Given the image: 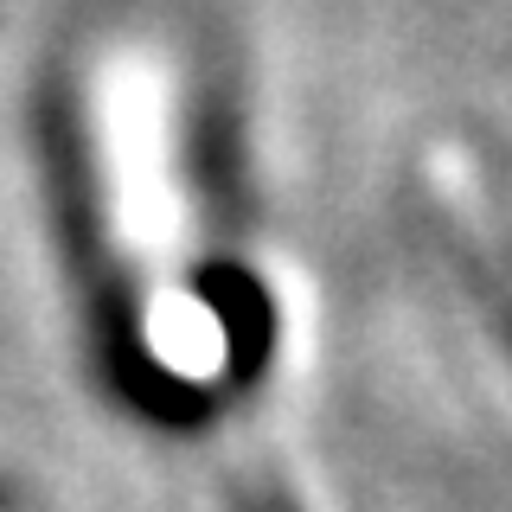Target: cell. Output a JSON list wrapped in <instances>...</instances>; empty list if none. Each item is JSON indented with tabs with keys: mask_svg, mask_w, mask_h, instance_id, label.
Masks as SVG:
<instances>
[{
	"mask_svg": "<svg viewBox=\"0 0 512 512\" xmlns=\"http://www.w3.org/2000/svg\"><path fill=\"white\" fill-rule=\"evenodd\" d=\"M461 282H468L474 308L487 314L493 340L512 352V244H487V237H461L455 244Z\"/></svg>",
	"mask_w": 512,
	"mask_h": 512,
	"instance_id": "cell-1",
	"label": "cell"
},
{
	"mask_svg": "<svg viewBox=\"0 0 512 512\" xmlns=\"http://www.w3.org/2000/svg\"><path fill=\"white\" fill-rule=\"evenodd\" d=\"M231 506H237V512H301L295 487L282 480L276 455H269L256 436L237 448V487H231Z\"/></svg>",
	"mask_w": 512,
	"mask_h": 512,
	"instance_id": "cell-2",
	"label": "cell"
}]
</instances>
